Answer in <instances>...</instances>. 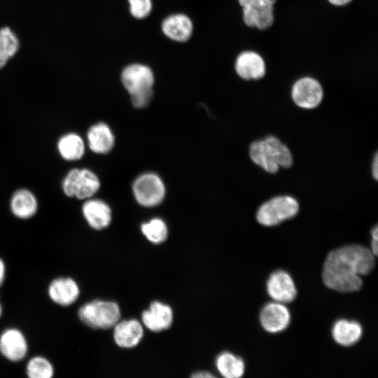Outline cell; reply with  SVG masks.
I'll return each instance as SVG.
<instances>
[{"label":"cell","instance_id":"1","mask_svg":"<svg viewBox=\"0 0 378 378\" xmlns=\"http://www.w3.org/2000/svg\"><path fill=\"white\" fill-rule=\"evenodd\" d=\"M374 256L370 249L358 244L332 250L323 264V283L327 287L342 293L360 290L363 285L360 276L372 271L375 263Z\"/></svg>","mask_w":378,"mask_h":378},{"label":"cell","instance_id":"2","mask_svg":"<svg viewBox=\"0 0 378 378\" xmlns=\"http://www.w3.org/2000/svg\"><path fill=\"white\" fill-rule=\"evenodd\" d=\"M78 316L87 326L104 330L113 327L119 321L120 310L115 302L94 300L80 307Z\"/></svg>","mask_w":378,"mask_h":378},{"label":"cell","instance_id":"3","mask_svg":"<svg viewBox=\"0 0 378 378\" xmlns=\"http://www.w3.org/2000/svg\"><path fill=\"white\" fill-rule=\"evenodd\" d=\"M299 211V204L293 197L280 195L263 203L258 209L256 219L265 226H274L293 218Z\"/></svg>","mask_w":378,"mask_h":378},{"label":"cell","instance_id":"4","mask_svg":"<svg viewBox=\"0 0 378 378\" xmlns=\"http://www.w3.org/2000/svg\"><path fill=\"white\" fill-rule=\"evenodd\" d=\"M98 176L88 169H71L62 181L64 193L78 200L91 198L99 189Z\"/></svg>","mask_w":378,"mask_h":378},{"label":"cell","instance_id":"5","mask_svg":"<svg viewBox=\"0 0 378 378\" xmlns=\"http://www.w3.org/2000/svg\"><path fill=\"white\" fill-rule=\"evenodd\" d=\"M132 191L136 202L146 207L160 204L165 196V186L162 180L152 172L139 176L134 181Z\"/></svg>","mask_w":378,"mask_h":378},{"label":"cell","instance_id":"6","mask_svg":"<svg viewBox=\"0 0 378 378\" xmlns=\"http://www.w3.org/2000/svg\"><path fill=\"white\" fill-rule=\"evenodd\" d=\"M323 89L316 79L303 77L298 80L291 90V97L296 105L307 109L316 108L323 99Z\"/></svg>","mask_w":378,"mask_h":378},{"label":"cell","instance_id":"7","mask_svg":"<svg viewBox=\"0 0 378 378\" xmlns=\"http://www.w3.org/2000/svg\"><path fill=\"white\" fill-rule=\"evenodd\" d=\"M121 80L129 94L152 89L154 84V74L150 67L141 64L127 66L122 71Z\"/></svg>","mask_w":378,"mask_h":378},{"label":"cell","instance_id":"8","mask_svg":"<svg viewBox=\"0 0 378 378\" xmlns=\"http://www.w3.org/2000/svg\"><path fill=\"white\" fill-rule=\"evenodd\" d=\"M28 351V343L23 332L15 328L4 330L0 335V353L8 360H22Z\"/></svg>","mask_w":378,"mask_h":378},{"label":"cell","instance_id":"9","mask_svg":"<svg viewBox=\"0 0 378 378\" xmlns=\"http://www.w3.org/2000/svg\"><path fill=\"white\" fill-rule=\"evenodd\" d=\"M276 0H253L243 7V18L246 24L264 30L274 21L273 6Z\"/></svg>","mask_w":378,"mask_h":378},{"label":"cell","instance_id":"10","mask_svg":"<svg viewBox=\"0 0 378 378\" xmlns=\"http://www.w3.org/2000/svg\"><path fill=\"white\" fill-rule=\"evenodd\" d=\"M267 290L275 302L283 304L293 301L297 295L292 277L284 270H277L270 274L267 281Z\"/></svg>","mask_w":378,"mask_h":378},{"label":"cell","instance_id":"11","mask_svg":"<svg viewBox=\"0 0 378 378\" xmlns=\"http://www.w3.org/2000/svg\"><path fill=\"white\" fill-rule=\"evenodd\" d=\"M290 320L289 310L281 302L267 303L260 311L261 326L269 332L276 333L284 330L288 326Z\"/></svg>","mask_w":378,"mask_h":378},{"label":"cell","instance_id":"12","mask_svg":"<svg viewBox=\"0 0 378 378\" xmlns=\"http://www.w3.org/2000/svg\"><path fill=\"white\" fill-rule=\"evenodd\" d=\"M50 299L56 304L68 307L79 298L80 288L77 282L69 276L54 279L48 287Z\"/></svg>","mask_w":378,"mask_h":378},{"label":"cell","instance_id":"13","mask_svg":"<svg viewBox=\"0 0 378 378\" xmlns=\"http://www.w3.org/2000/svg\"><path fill=\"white\" fill-rule=\"evenodd\" d=\"M144 325L150 330L160 332L168 329L173 322V311L170 306L158 301L153 302L141 316Z\"/></svg>","mask_w":378,"mask_h":378},{"label":"cell","instance_id":"14","mask_svg":"<svg viewBox=\"0 0 378 378\" xmlns=\"http://www.w3.org/2000/svg\"><path fill=\"white\" fill-rule=\"evenodd\" d=\"M237 74L245 80H258L266 72L265 63L262 57L253 51L240 53L235 61Z\"/></svg>","mask_w":378,"mask_h":378},{"label":"cell","instance_id":"15","mask_svg":"<svg viewBox=\"0 0 378 378\" xmlns=\"http://www.w3.org/2000/svg\"><path fill=\"white\" fill-rule=\"evenodd\" d=\"M82 211L88 225L97 230L109 225L111 221V209L104 201L98 199H87Z\"/></svg>","mask_w":378,"mask_h":378},{"label":"cell","instance_id":"16","mask_svg":"<svg viewBox=\"0 0 378 378\" xmlns=\"http://www.w3.org/2000/svg\"><path fill=\"white\" fill-rule=\"evenodd\" d=\"M113 327L114 341L122 348H132L136 346L144 335L141 324L135 319L118 321Z\"/></svg>","mask_w":378,"mask_h":378},{"label":"cell","instance_id":"17","mask_svg":"<svg viewBox=\"0 0 378 378\" xmlns=\"http://www.w3.org/2000/svg\"><path fill=\"white\" fill-rule=\"evenodd\" d=\"M162 30L170 39L178 42H185L192 34L193 24L187 15L181 13L173 14L163 20Z\"/></svg>","mask_w":378,"mask_h":378},{"label":"cell","instance_id":"18","mask_svg":"<svg viewBox=\"0 0 378 378\" xmlns=\"http://www.w3.org/2000/svg\"><path fill=\"white\" fill-rule=\"evenodd\" d=\"M89 148L98 154L108 153L115 144V136L109 127L104 122H98L92 125L87 134Z\"/></svg>","mask_w":378,"mask_h":378},{"label":"cell","instance_id":"19","mask_svg":"<svg viewBox=\"0 0 378 378\" xmlns=\"http://www.w3.org/2000/svg\"><path fill=\"white\" fill-rule=\"evenodd\" d=\"M37 209V200L30 190L22 188L13 193L10 209L15 216L21 219L30 218L35 215Z\"/></svg>","mask_w":378,"mask_h":378},{"label":"cell","instance_id":"20","mask_svg":"<svg viewBox=\"0 0 378 378\" xmlns=\"http://www.w3.org/2000/svg\"><path fill=\"white\" fill-rule=\"evenodd\" d=\"M362 334L361 325L355 321L338 320L334 323L332 329L334 340L345 346L356 344L360 339Z\"/></svg>","mask_w":378,"mask_h":378},{"label":"cell","instance_id":"21","mask_svg":"<svg viewBox=\"0 0 378 378\" xmlns=\"http://www.w3.org/2000/svg\"><path fill=\"white\" fill-rule=\"evenodd\" d=\"M57 149L64 160H78L84 155L85 144L83 139L77 134L68 133L59 139Z\"/></svg>","mask_w":378,"mask_h":378},{"label":"cell","instance_id":"22","mask_svg":"<svg viewBox=\"0 0 378 378\" xmlns=\"http://www.w3.org/2000/svg\"><path fill=\"white\" fill-rule=\"evenodd\" d=\"M217 370L225 378H239L244 373V360L230 353L223 352L216 360Z\"/></svg>","mask_w":378,"mask_h":378},{"label":"cell","instance_id":"23","mask_svg":"<svg viewBox=\"0 0 378 378\" xmlns=\"http://www.w3.org/2000/svg\"><path fill=\"white\" fill-rule=\"evenodd\" d=\"M252 161L269 173H276L279 165L273 160L264 139L253 141L249 147Z\"/></svg>","mask_w":378,"mask_h":378},{"label":"cell","instance_id":"24","mask_svg":"<svg viewBox=\"0 0 378 378\" xmlns=\"http://www.w3.org/2000/svg\"><path fill=\"white\" fill-rule=\"evenodd\" d=\"M267 147L279 167H290L293 164V157L288 148L276 137L270 135L264 139Z\"/></svg>","mask_w":378,"mask_h":378},{"label":"cell","instance_id":"25","mask_svg":"<svg viewBox=\"0 0 378 378\" xmlns=\"http://www.w3.org/2000/svg\"><path fill=\"white\" fill-rule=\"evenodd\" d=\"M54 373L52 364L43 356H34L27 363L26 374L29 378H51Z\"/></svg>","mask_w":378,"mask_h":378},{"label":"cell","instance_id":"26","mask_svg":"<svg viewBox=\"0 0 378 378\" xmlns=\"http://www.w3.org/2000/svg\"><path fill=\"white\" fill-rule=\"evenodd\" d=\"M141 229L143 234L153 244H161L167 238V225L160 218H153L148 222L143 223Z\"/></svg>","mask_w":378,"mask_h":378},{"label":"cell","instance_id":"27","mask_svg":"<svg viewBox=\"0 0 378 378\" xmlns=\"http://www.w3.org/2000/svg\"><path fill=\"white\" fill-rule=\"evenodd\" d=\"M19 47L18 40L8 27L0 30V69L13 56Z\"/></svg>","mask_w":378,"mask_h":378},{"label":"cell","instance_id":"28","mask_svg":"<svg viewBox=\"0 0 378 378\" xmlns=\"http://www.w3.org/2000/svg\"><path fill=\"white\" fill-rule=\"evenodd\" d=\"M130 11L137 19L147 17L152 9L151 0H128Z\"/></svg>","mask_w":378,"mask_h":378},{"label":"cell","instance_id":"29","mask_svg":"<svg viewBox=\"0 0 378 378\" xmlns=\"http://www.w3.org/2000/svg\"><path fill=\"white\" fill-rule=\"evenodd\" d=\"M132 104L135 108H143L147 106L152 97L153 90L149 89L131 94Z\"/></svg>","mask_w":378,"mask_h":378},{"label":"cell","instance_id":"30","mask_svg":"<svg viewBox=\"0 0 378 378\" xmlns=\"http://www.w3.org/2000/svg\"><path fill=\"white\" fill-rule=\"evenodd\" d=\"M372 241H371V251L374 255H377L378 251V227L375 225L371 231Z\"/></svg>","mask_w":378,"mask_h":378},{"label":"cell","instance_id":"31","mask_svg":"<svg viewBox=\"0 0 378 378\" xmlns=\"http://www.w3.org/2000/svg\"><path fill=\"white\" fill-rule=\"evenodd\" d=\"M372 174L375 180L378 178V155L376 153L372 163Z\"/></svg>","mask_w":378,"mask_h":378},{"label":"cell","instance_id":"32","mask_svg":"<svg viewBox=\"0 0 378 378\" xmlns=\"http://www.w3.org/2000/svg\"><path fill=\"white\" fill-rule=\"evenodd\" d=\"M6 278V264L0 258V287L3 286Z\"/></svg>","mask_w":378,"mask_h":378},{"label":"cell","instance_id":"33","mask_svg":"<svg viewBox=\"0 0 378 378\" xmlns=\"http://www.w3.org/2000/svg\"><path fill=\"white\" fill-rule=\"evenodd\" d=\"M214 377V376L209 372L204 371L197 372L192 374V377L195 378H211Z\"/></svg>","mask_w":378,"mask_h":378},{"label":"cell","instance_id":"34","mask_svg":"<svg viewBox=\"0 0 378 378\" xmlns=\"http://www.w3.org/2000/svg\"><path fill=\"white\" fill-rule=\"evenodd\" d=\"M351 0H328V1L335 6H344L349 4Z\"/></svg>","mask_w":378,"mask_h":378},{"label":"cell","instance_id":"35","mask_svg":"<svg viewBox=\"0 0 378 378\" xmlns=\"http://www.w3.org/2000/svg\"><path fill=\"white\" fill-rule=\"evenodd\" d=\"M253 0H239V4L243 7L250 5Z\"/></svg>","mask_w":378,"mask_h":378},{"label":"cell","instance_id":"36","mask_svg":"<svg viewBox=\"0 0 378 378\" xmlns=\"http://www.w3.org/2000/svg\"><path fill=\"white\" fill-rule=\"evenodd\" d=\"M2 314H3V307H2V305H1V304L0 302V318L2 316Z\"/></svg>","mask_w":378,"mask_h":378}]
</instances>
